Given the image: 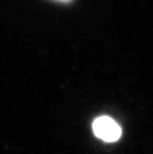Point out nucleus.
<instances>
[{"label":"nucleus","mask_w":153,"mask_h":154,"mask_svg":"<svg viewBox=\"0 0 153 154\" xmlns=\"http://www.w3.org/2000/svg\"><path fill=\"white\" fill-rule=\"evenodd\" d=\"M94 135L106 142H115L121 136V128L112 119L100 116L93 123Z\"/></svg>","instance_id":"1"}]
</instances>
